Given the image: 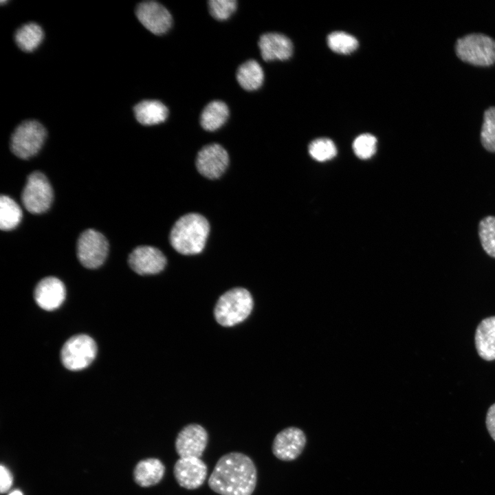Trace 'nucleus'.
<instances>
[{"instance_id":"1","label":"nucleus","mask_w":495,"mask_h":495,"mask_svg":"<svg viewBox=\"0 0 495 495\" xmlns=\"http://www.w3.org/2000/svg\"><path fill=\"white\" fill-rule=\"evenodd\" d=\"M208 484L220 495H252L257 484L256 466L247 454L230 452L218 459Z\"/></svg>"},{"instance_id":"2","label":"nucleus","mask_w":495,"mask_h":495,"mask_svg":"<svg viewBox=\"0 0 495 495\" xmlns=\"http://www.w3.org/2000/svg\"><path fill=\"white\" fill-rule=\"evenodd\" d=\"M210 232L208 220L198 213H188L179 218L170 233V243L179 253L194 255L204 248Z\"/></svg>"},{"instance_id":"3","label":"nucleus","mask_w":495,"mask_h":495,"mask_svg":"<svg viewBox=\"0 0 495 495\" xmlns=\"http://www.w3.org/2000/svg\"><path fill=\"white\" fill-rule=\"evenodd\" d=\"M253 299L250 293L242 287H235L223 294L218 299L214 311L217 322L223 327H232L250 314Z\"/></svg>"},{"instance_id":"4","label":"nucleus","mask_w":495,"mask_h":495,"mask_svg":"<svg viewBox=\"0 0 495 495\" xmlns=\"http://www.w3.org/2000/svg\"><path fill=\"white\" fill-rule=\"evenodd\" d=\"M456 56L463 61L476 66H490L495 63V41L483 34L473 33L459 38Z\"/></svg>"},{"instance_id":"5","label":"nucleus","mask_w":495,"mask_h":495,"mask_svg":"<svg viewBox=\"0 0 495 495\" xmlns=\"http://www.w3.org/2000/svg\"><path fill=\"white\" fill-rule=\"evenodd\" d=\"M46 130L38 121L26 120L14 131L10 141L12 152L21 159H29L41 148Z\"/></svg>"},{"instance_id":"6","label":"nucleus","mask_w":495,"mask_h":495,"mask_svg":"<svg viewBox=\"0 0 495 495\" xmlns=\"http://www.w3.org/2000/svg\"><path fill=\"white\" fill-rule=\"evenodd\" d=\"M96 352V342L91 337L84 334L76 335L63 346L61 361L69 370H82L93 362Z\"/></svg>"},{"instance_id":"7","label":"nucleus","mask_w":495,"mask_h":495,"mask_svg":"<svg viewBox=\"0 0 495 495\" xmlns=\"http://www.w3.org/2000/svg\"><path fill=\"white\" fill-rule=\"evenodd\" d=\"M21 200L25 208L33 214H41L49 209L53 200V190L44 174L35 171L29 175Z\"/></svg>"},{"instance_id":"8","label":"nucleus","mask_w":495,"mask_h":495,"mask_svg":"<svg viewBox=\"0 0 495 495\" xmlns=\"http://www.w3.org/2000/svg\"><path fill=\"white\" fill-rule=\"evenodd\" d=\"M109 251L107 239L94 230H85L77 243V256L81 264L89 269L100 267L105 261Z\"/></svg>"},{"instance_id":"9","label":"nucleus","mask_w":495,"mask_h":495,"mask_svg":"<svg viewBox=\"0 0 495 495\" xmlns=\"http://www.w3.org/2000/svg\"><path fill=\"white\" fill-rule=\"evenodd\" d=\"M209 441L207 430L198 424L184 426L175 440V449L179 458H201Z\"/></svg>"},{"instance_id":"10","label":"nucleus","mask_w":495,"mask_h":495,"mask_svg":"<svg viewBox=\"0 0 495 495\" xmlns=\"http://www.w3.org/2000/svg\"><path fill=\"white\" fill-rule=\"evenodd\" d=\"M228 164V152L217 143L204 146L198 152L195 161L198 172L210 179L219 178L226 171Z\"/></svg>"},{"instance_id":"11","label":"nucleus","mask_w":495,"mask_h":495,"mask_svg":"<svg viewBox=\"0 0 495 495\" xmlns=\"http://www.w3.org/2000/svg\"><path fill=\"white\" fill-rule=\"evenodd\" d=\"M173 472L180 487L193 490L204 483L208 476V467L200 458H179L173 465Z\"/></svg>"},{"instance_id":"12","label":"nucleus","mask_w":495,"mask_h":495,"mask_svg":"<svg viewBox=\"0 0 495 495\" xmlns=\"http://www.w3.org/2000/svg\"><path fill=\"white\" fill-rule=\"evenodd\" d=\"M306 441V436L302 430L296 427H288L275 436L272 451L278 459L292 461L301 454Z\"/></svg>"},{"instance_id":"13","label":"nucleus","mask_w":495,"mask_h":495,"mask_svg":"<svg viewBox=\"0 0 495 495\" xmlns=\"http://www.w3.org/2000/svg\"><path fill=\"white\" fill-rule=\"evenodd\" d=\"M135 14L140 22L155 34L166 33L172 24L170 13L157 1H146L140 3L135 8Z\"/></svg>"},{"instance_id":"14","label":"nucleus","mask_w":495,"mask_h":495,"mask_svg":"<svg viewBox=\"0 0 495 495\" xmlns=\"http://www.w3.org/2000/svg\"><path fill=\"white\" fill-rule=\"evenodd\" d=\"M131 268L140 275L155 274L166 265V258L157 248L148 245L138 246L129 256Z\"/></svg>"},{"instance_id":"15","label":"nucleus","mask_w":495,"mask_h":495,"mask_svg":"<svg viewBox=\"0 0 495 495\" xmlns=\"http://www.w3.org/2000/svg\"><path fill=\"white\" fill-rule=\"evenodd\" d=\"M66 295L64 284L58 278L48 276L43 278L34 289V299L37 305L47 311L59 307Z\"/></svg>"},{"instance_id":"16","label":"nucleus","mask_w":495,"mask_h":495,"mask_svg":"<svg viewBox=\"0 0 495 495\" xmlns=\"http://www.w3.org/2000/svg\"><path fill=\"white\" fill-rule=\"evenodd\" d=\"M258 47L263 60L266 61L289 58L293 52L291 40L284 34L276 32L263 34L258 41Z\"/></svg>"},{"instance_id":"17","label":"nucleus","mask_w":495,"mask_h":495,"mask_svg":"<svg viewBox=\"0 0 495 495\" xmlns=\"http://www.w3.org/2000/svg\"><path fill=\"white\" fill-rule=\"evenodd\" d=\"M166 468L157 458H147L140 461L133 470L135 482L142 487L157 485L163 479Z\"/></svg>"},{"instance_id":"18","label":"nucleus","mask_w":495,"mask_h":495,"mask_svg":"<svg viewBox=\"0 0 495 495\" xmlns=\"http://www.w3.org/2000/svg\"><path fill=\"white\" fill-rule=\"evenodd\" d=\"M474 342L481 358L487 361L495 360V316L481 321L476 329Z\"/></svg>"},{"instance_id":"19","label":"nucleus","mask_w":495,"mask_h":495,"mask_svg":"<svg viewBox=\"0 0 495 495\" xmlns=\"http://www.w3.org/2000/svg\"><path fill=\"white\" fill-rule=\"evenodd\" d=\"M136 120L142 125H154L165 121L168 115L166 106L155 100H146L133 108Z\"/></svg>"},{"instance_id":"20","label":"nucleus","mask_w":495,"mask_h":495,"mask_svg":"<svg viewBox=\"0 0 495 495\" xmlns=\"http://www.w3.org/2000/svg\"><path fill=\"white\" fill-rule=\"evenodd\" d=\"M229 116L227 104L221 100L209 102L203 109L200 124L206 131H213L220 128Z\"/></svg>"},{"instance_id":"21","label":"nucleus","mask_w":495,"mask_h":495,"mask_svg":"<svg viewBox=\"0 0 495 495\" xmlns=\"http://www.w3.org/2000/svg\"><path fill=\"white\" fill-rule=\"evenodd\" d=\"M236 80L244 89L248 91L256 90L263 82L264 74L263 69L256 60H248L238 67Z\"/></svg>"},{"instance_id":"22","label":"nucleus","mask_w":495,"mask_h":495,"mask_svg":"<svg viewBox=\"0 0 495 495\" xmlns=\"http://www.w3.org/2000/svg\"><path fill=\"white\" fill-rule=\"evenodd\" d=\"M19 47L25 52L34 50L43 38L42 28L35 23H29L19 28L14 35Z\"/></svg>"},{"instance_id":"23","label":"nucleus","mask_w":495,"mask_h":495,"mask_svg":"<svg viewBox=\"0 0 495 495\" xmlns=\"http://www.w3.org/2000/svg\"><path fill=\"white\" fill-rule=\"evenodd\" d=\"M22 219V211L19 206L7 195L0 197V228L2 230H10L16 228Z\"/></svg>"},{"instance_id":"24","label":"nucleus","mask_w":495,"mask_h":495,"mask_svg":"<svg viewBox=\"0 0 495 495\" xmlns=\"http://www.w3.org/2000/svg\"><path fill=\"white\" fill-rule=\"evenodd\" d=\"M478 237L483 250L495 258V217L486 216L478 223Z\"/></svg>"},{"instance_id":"25","label":"nucleus","mask_w":495,"mask_h":495,"mask_svg":"<svg viewBox=\"0 0 495 495\" xmlns=\"http://www.w3.org/2000/svg\"><path fill=\"white\" fill-rule=\"evenodd\" d=\"M329 48L338 54H347L358 47V41L353 36L341 31L333 32L327 37Z\"/></svg>"},{"instance_id":"26","label":"nucleus","mask_w":495,"mask_h":495,"mask_svg":"<svg viewBox=\"0 0 495 495\" xmlns=\"http://www.w3.org/2000/svg\"><path fill=\"white\" fill-rule=\"evenodd\" d=\"M481 142L487 151L495 152V107H490L484 113Z\"/></svg>"},{"instance_id":"27","label":"nucleus","mask_w":495,"mask_h":495,"mask_svg":"<svg viewBox=\"0 0 495 495\" xmlns=\"http://www.w3.org/2000/svg\"><path fill=\"white\" fill-rule=\"evenodd\" d=\"M309 153L316 160L324 162L333 158L337 154L336 146L329 138H318L309 145Z\"/></svg>"},{"instance_id":"28","label":"nucleus","mask_w":495,"mask_h":495,"mask_svg":"<svg viewBox=\"0 0 495 495\" xmlns=\"http://www.w3.org/2000/svg\"><path fill=\"white\" fill-rule=\"evenodd\" d=\"M376 148V138L369 133H364L358 136L353 144L355 154L362 160L371 157L375 154Z\"/></svg>"},{"instance_id":"29","label":"nucleus","mask_w":495,"mask_h":495,"mask_svg":"<svg viewBox=\"0 0 495 495\" xmlns=\"http://www.w3.org/2000/svg\"><path fill=\"white\" fill-rule=\"evenodd\" d=\"M208 3L210 13L218 20L229 18L237 6L236 0H210Z\"/></svg>"},{"instance_id":"30","label":"nucleus","mask_w":495,"mask_h":495,"mask_svg":"<svg viewBox=\"0 0 495 495\" xmlns=\"http://www.w3.org/2000/svg\"><path fill=\"white\" fill-rule=\"evenodd\" d=\"M12 484V476L10 470L3 465L0 466V491L7 492Z\"/></svg>"},{"instance_id":"31","label":"nucleus","mask_w":495,"mask_h":495,"mask_svg":"<svg viewBox=\"0 0 495 495\" xmlns=\"http://www.w3.org/2000/svg\"><path fill=\"white\" fill-rule=\"evenodd\" d=\"M485 424L490 436L495 441V404H492L487 410Z\"/></svg>"},{"instance_id":"32","label":"nucleus","mask_w":495,"mask_h":495,"mask_svg":"<svg viewBox=\"0 0 495 495\" xmlns=\"http://www.w3.org/2000/svg\"><path fill=\"white\" fill-rule=\"evenodd\" d=\"M8 495H23V493L18 490H13Z\"/></svg>"}]
</instances>
